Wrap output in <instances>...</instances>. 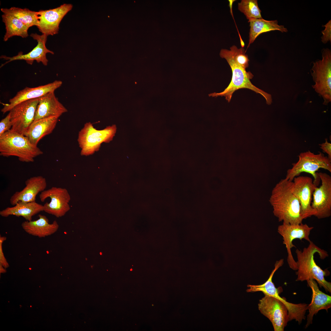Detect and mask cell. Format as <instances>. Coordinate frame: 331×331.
I'll return each mask as SVG.
<instances>
[{"mask_svg":"<svg viewBox=\"0 0 331 331\" xmlns=\"http://www.w3.org/2000/svg\"><path fill=\"white\" fill-rule=\"evenodd\" d=\"M293 181L283 179L273 188L270 199L273 212L279 222L290 224L302 223L298 199L292 192Z\"/></svg>","mask_w":331,"mask_h":331,"instance_id":"cell-1","label":"cell"},{"mask_svg":"<svg viewBox=\"0 0 331 331\" xmlns=\"http://www.w3.org/2000/svg\"><path fill=\"white\" fill-rule=\"evenodd\" d=\"M308 246L302 250L296 249L295 253L297 261V275L296 281H303L310 279L315 280L321 287H323L327 292L331 293V283L326 281L325 277L329 276V271L322 270L317 264L314 256L318 253L321 259L328 256L327 252L317 246L311 241Z\"/></svg>","mask_w":331,"mask_h":331,"instance_id":"cell-2","label":"cell"},{"mask_svg":"<svg viewBox=\"0 0 331 331\" xmlns=\"http://www.w3.org/2000/svg\"><path fill=\"white\" fill-rule=\"evenodd\" d=\"M220 56L224 58L230 66L232 71L231 82L228 86L220 93L214 92L208 94L209 97H224L230 102L234 92L241 89H248L261 95L265 99L266 104L270 105L272 101L271 94L257 87L251 82L250 80L253 75L250 71L247 72L242 68L234 59L230 50L223 49L220 51Z\"/></svg>","mask_w":331,"mask_h":331,"instance_id":"cell-3","label":"cell"},{"mask_svg":"<svg viewBox=\"0 0 331 331\" xmlns=\"http://www.w3.org/2000/svg\"><path fill=\"white\" fill-rule=\"evenodd\" d=\"M43 152L32 144L25 135L11 129L0 136V155L4 157L15 156L21 162H33Z\"/></svg>","mask_w":331,"mask_h":331,"instance_id":"cell-4","label":"cell"},{"mask_svg":"<svg viewBox=\"0 0 331 331\" xmlns=\"http://www.w3.org/2000/svg\"><path fill=\"white\" fill-rule=\"evenodd\" d=\"M297 162L292 164V166L288 169L285 178L293 181L295 177L299 176L302 172L311 174L314 178L313 182L318 186L320 179L316 172L320 168L331 172V159L321 152L315 154L310 151L301 153Z\"/></svg>","mask_w":331,"mask_h":331,"instance_id":"cell-5","label":"cell"},{"mask_svg":"<svg viewBox=\"0 0 331 331\" xmlns=\"http://www.w3.org/2000/svg\"><path fill=\"white\" fill-rule=\"evenodd\" d=\"M116 131L115 125L98 130L90 122L86 123L79 132L78 139L81 149V154L87 156L97 151L102 143H108L112 140Z\"/></svg>","mask_w":331,"mask_h":331,"instance_id":"cell-6","label":"cell"},{"mask_svg":"<svg viewBox=\"0 0 331 331\" xmlns=\"http://www.w3.org/2000/svg\"><path fill=\"white\" fill-rule=\"evenodd\" d=\"M321 59L313 63L311 74L315 84L313 88L324 100L323 104L327 105L331 101V51L324 49Z\"/></svg>","mask_w":331,"mask_h":331,"instance_id":"cell-7","label":"cell"},{"mask_svg":"<svg viewBox=\"0 0 331 331\" xmlns=\"http://www.w3.org/2000/svg\"><path fill=\"white\" fill-rule=\"evenodd\" d=\"M317 187L308 176H299L293 181L292 192L299 200L300 215L303 219L315 216L317 213L311 206V202L313 192Z\"/></svg>","mask_w":331,"mask_h":331,"instance_id":"cell-8","label":"cell"},{"mask_svg":"<svg viewBox=\"0 0 331 331\" xmlns=\"http://www.w3.org/2000/svg\"><path fill=\"white\" fill-rule=\"evenodd\" d=\"M259 300L258 309L271 322L275 331H283L289 321L288 310L279 299L264 295Z\"/></svg>","mask_w":331,"mask_h":331,"instance_id":"cell-9","label":"cell"},{"mask_svg":"<svg viewBox=\"0 0 331 331\" xmlns=\"http://www.w3.org/2000/svg\"><path fill=\"white\" fill-rule=\"evenodd\" d=\"M313 229V227L309 226L307 224L302 223L290 224L283 223L278 227V232L282 237L283 244L285 245L287 249V263L290 268L294 270H297V268L296 261L291 252V249L295 247L292 242L298 239L301 240L304 239L309 242L311 241L309 235Z\"/></svg>","mask_w":331,"mask_h":331,"instance_id":"cell-10","label":"cell"},{"mask_svg":"<svg viewBox=\"0 0 331 331\" xmlns=\"http://www.w3.org/2000/svg\"><path fill=\"white\" fill-rule=\"evenodd\" d=\"M39 98L21 102L9 111L12 127L11 130L25 135L33 122Z\"/></svg>","mask_w":331,"mask_h":331,"instance_id":"cell-11","label":"cell"},{"mask_svg":"<svg viewBox=\"0 0 331 331\" xmlns=\"http://www.w3.org/2000/svg\"><path fill=\"white\" fill-rule=\"evenodd\" d=\"M39 197L42 202L48 198H50L49 203L46 202L43 205L44 211L57 218L64 216L70 210L69 203L70 197L65 188L52 187L41 192Z\"/></svg>","mask_w":331,"mask_h":331,"instance_id":"cell-12","label":"cell"},{"mask_svg":"<svg viewBox=\"0 0 331 331\" xmlns=\"http://www.w3.org/2000/svg\"><path fill=\"white\" fill-rule=\"evenodd\" d=\"M318 175L321 185L313 192L311 206L317 212L314 216L322 219L331 215V177L325 173L320 172Z\"/></svg>","mask_w":331,"mask_h":331,"instance_id":"cell-13","label":"cell"},{"mask_svg":"<svg viewBox=\"0 0 331 331\" xmlns=\"http://www.w3.org/2000/svg\"><path fill=\"white\" fill-rule=\"evenodd\" d=\"M72 7L71 4H64L54 9L38 11L37 27L39 31L47 36L58 33L61 21Z\"/></svg>","mask_w":331,"mask_h":331,"instance_id":"cell-14","label":"cell"},{"mask_svg":"<svg viewBox=\"0 0 331 331\" xmlns=\"http://www.w3.org/2000/svg\"><path fill=\"white\" fill-rule=\"evenodd\" d=\"M30 36L37 42L36 46L28 53L23 54L22 52H20L17 55L12 57L2 55L1 58L7 60L5 63L2 64L1 67L6 64L12 61L23 60H25L28 64H32L34 60H36L38 63L41 62L44 66L48 65V60L47 58L46 54L50 53L54 54L53 51L48 49L46 46L47 36L42 34L39 35L36 33H32Z\"/></svg>","mask_w":331,"mask_h":331,"instance_id":"cell-15","label":"cell"},{"mask_svg":"<svg viewBox=\"0 0 331 331\" xmlns=\"http://www.w3.org/2000/svg\"><path fill=\"white\" fill-rule=\"evenodd\" d=\"M62 84L61 81L55 80L52 82L37 87H26L18 92L14 97L10 99L9 103L5 104L1 111L4 114L9 112L14 106L21 102L39 98L47 93L54 92Z\"/></svg>","mask_w":331,"mask_h":331,"instance_id":"cell-16","label":"cell"},{"mask_svg":"<svg viewBox=\"0 0 331 331\" xmlns=\"http://www.w3.org/2000/svg\"><path fill=\"white\" fill-rule=\"evenodd\" d=\"M25 186L21 190L17 191L11 196L10 203L14 206L19 202L36 201V196L45 190L47 185L45 178L41 176L31 177L25 181Z\"/></svg>","mask_w":331,"mask_h":331,"instance_id":"cell-17","label":"cell"},{"mask_svg":"<svg viewBox=\"0 0 331 331\" xmlns=\"http://www.w3.org/2000/svg\"><path fill=\"white\" fill-rule=\"evenodd\" d=\"M67 111L55 97L54 92L49 93L40 97L34 121L51 116L59 118Z\"/></svg>","mask_w":331,"mask_h":331,"instance_id":"cell-18","label":"cell"},{"mask_svg":"<svg viewBox=\"0 0 331 331\" xmlns=\"http://www.w3.org/2000/svg\"><path fill=\"white\" fill-rule=\"evenodd\" d=\"M307 281L308 286L312 290V294L311 302L307 306L309 313L307 316L306 328L312 323L314 315L320 310L324 309L328 312V309L331 307V296L319 290L315 280L310 279Z\"/></svg>","mask_w":331,"mask_h":331,"instance_id":"cell-19","label":"cell"},{"mask_svg":"<svg viewBox=\"0 0 331 331\" xmlns=\"http://www.w3.org/2000/svg\"><path fill=\"white\" fill-rule=\"evenodd\" d=\"M59 118L51 116L34 121L29 127L25 136L31 143L37 146L45 136L50 134L55 128Z\"/></svg>","mask_w":331,"mask_h":331,"instance_id":"cell-20","label":"cell"},{"mask_svg":"<svg viewBox=\"0 0 331 331\" xmlns=\"http://www.w3.org/2000/svg\"><path fill=\"white\" fill-rule=\"evenodd\" d=\"M39 219L34 221H26L22 222L21 226L28 234L40 238H44L53 234L58 230L59 226L55 220L50 223L47 217L44 215H38Z\"/></svg>","mask_w":331,"mask_h":331,"instance_id":"cell-21","label":"cell"},{"mask_svg":"<svg viewBox=\"0 0 331 331\" xmlns=\"http://www.w3.org/2000/svg\"><path fill=\"white\" fill-rule=\"evenodd\" d=\"M279 291L273 283L268 285L264 291V295L272 296L281 301L288 310L289 321L295 320L300 324L306 318L305 314L307 310L308 305L305 303L295 304L287 301L285 299L281 297Z\"/></svg>","mask_w":331,"mask_h":331,"instance_id":"cell-22","label":"cell"},{"mask_svg":"<svg viewBox=\"0 0 331 331\" xmlns=\"http://www.w3.org/2000/svg\"><path fill=\"white\" fill-rule=\"evenodd\" d=\"M44 211L43 205L36 201L29 202H19L12 207H7L0 211V215L6 217L10 215L21 216L26 221L32 220V216Z\"/></svg>","mask_w":331,"mask_h":331,"instance_id":"cell-23","label":"cell"},{"mask_svg":"<svg viewBox=\"0 0 331 331\" xmlns=\"http://www.w3.org/2000/svg\"><path fill=\"white\" fill-rule=\"evenodd\" d=\"M248 22L249 23L250 29L247 49L256 38L262 33L276 30L282 32L288 31L284 26L279 25L277 20L268 21L262 18L253 19Z\"/></svg>","mask_w":331,"mask_h":331,"instance_id":"cell-24","label":"cell"},{"mask_svg":"<svg viewBox=\"0 0 331 331\" xmlns=\"http://www.w3.org/2000/svg\"><path fill=\"white\" fill-rule=\"evenodd\" d=\"M2 18L6 29L3 37L4 41L14 36H20L23 38L28 36L29 28L20 20L12 16L5 14L2 15Z\"/></svg>","mask_w":331,"mask_h":331,"instance_id":"cell-25","label":"cell"},{"mask_svg":"<svg viewBox=\"0 0 331 331\" xmlns=\"http://www.w3.org/2000/svg\"><path fill=\"white\" fill-rule=\"evenodd\" d=\"M3 14L12 16L22 21L29 28L39 25L38 13L28 9H22L14 7L10 8L1 9Z\"/></svg>","mask_w":331,"mask_h":331,"instance_id":"cell-26","label":"cell"},{"mask_svg":"<svg viewBox=\"0 0 331 331\" xmlns=\"http://www.w3.org/2000/svg\"><path fill=\"white\" fill-rule=\"evenodd\" d=\"M238 10L244 14L248 21L262 18L257 0H242L238 3Z\"/></svg>","mask_w":331,"mask_h":331,"instance_id":"cell-27","label":"cell"},{"mask_svg":"<svg viewBox=\"0 0 331 331\" xmlns=\"http://www.w3.org/2000/svg\"><path fill=\"white\" fill-rule=\"evenodd\" d=\"M230 49L234 60L240 67L245 69L249 67V60L243 48H238L234 45L230 47Z\"/></svg>","mask_w":331,"mask_h":331,"instance_id":"cell-28","label":"cell"},{"mask_svg":"<svg viewBox=\"0 0 331 331\" xmlns=\"http://www.w3.org/2000/svg\"><path fill=\"white\" fill-rule=\"evenodd\" d=\"M12 127L10 113L0 122V136L11 129Z\"/></svg>","mask_w":331,"mask_h":331,"instance_id":"cell-29","label":"cell"},{"mask_svg":"<svg viewBox=\"0 0 331 331\" xmlns=\"http://www.w3.org/2000/svg\"><path fill=\"white\" fill-rule=\"evenodd\" d=\"M325 29L322 31L323 34L321 37L322 41L324 43H326L329 41L331 40V21H329L325 25Z\"/></svg>","mask_w":331,"mask_h":331,"instance_id":"cell-30","label":"cell"},{"mask_svg":"<svg viewBox=\"0 0 331 331\" xmlns=\"http://www.w3.org/2000/svg\"><path fill=\"white\" fill-rule=\"evenodd\" d=\"M6 239L5 236H0V264L6 268L9 266V264L5 257L3 251L2 245L3 242Z\"/></svg>","mask_w":331,"mask_h":331,"instance_id":"cell-31","label":"cell"},{"mask_svg":"<svg viewBox=\"0 0 331 331\" xmlns=\"http://www.w3.org/2000/svg\"><path fill=\"white\" fill-rule=\"evenodd\" d=\"M325 140V143L320 144L319 145L323 151L328 154V158L331 159V144L328 142L327 139Z\"/></svg>","mask_w":331,"mask_h":331,"instance_id":"cell-32","label":"cell"},{"mask_svg":"<svg viewBox=\"0 0 331 331\" xmlns=\"http://www.w3.org/2000/svg\"><path fill=\"white\" fill-rule=\"evenodd\" d=\"M283 263L284 260L283 259H281L279 261H276L275 264V268L273 270L275 272L279 268H280L283 265ZM251 285H252L248 284L247 285V287L249 288H248L246 290V291L247 292H252L250 290V287Z\"/></svg>","mask_w":331,"mask_h":331,"instance_id":"cell-33","label":"cell"}]
</instances>
